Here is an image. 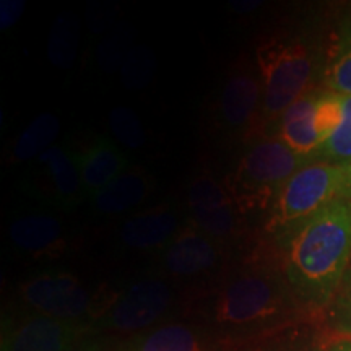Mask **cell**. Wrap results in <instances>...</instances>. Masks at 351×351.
<instances>
[{
	"instance_id": "f1b7e54d",
	"label": "cell",
	"mask_w": 351,
	"mask_h": 351,
	"mask_svg": "<svg viewBox=\"0 0 351 351\" xmlns=\"http://www.w3.org/2000/svg\"><path fill=\"white\" fill-rule=\"evenodd\" d=\"M25 10L23 0H2L0 2V28L5 32L21 19Z\"/></svg>"
},
{
	"instance_id": "7a4b0ae2",
	"label": "cell",
	"mask_w": 351,
	"mask_h": 351,
	"mask_svg": "<svg viewBox=\"0 0 351 351\" xmlns=\"http://www.w3.org/2000/svg\"><path fill=\"white\" fill-rule=\"evenodd\" d=\"M276 244L283 276L301 306L314 315L328 309L351 262V202L335 200Z\"/></svg>"
},
{
	"instance_id": "7c38bea8",
	"label": "cell",
	"mask_w": 351,
	"mask_h": 351,
	"mask_svg": "<svg viewBox=\"0 0 351 351\" xmlns=\"http://www.w3.org/2000/svg\"><path fill=\"white\" fill-rule=\"evenodd\" d=\"M225 340L195 320H166L125 340L122 351H223Z\"/></svg>"
},
{
	"instance_id": "44dd1931",
	"label": "cell",
	"mask_w": 351,
	"mask_h": 351,
	"mask_svg": "<svg viewBox=\"0 0 351 351\" xmlns=\"http://www.w3.org/2000/svg\"><path fill=\"white\" fill-rule=\"evenodd\" d=\"M60 121L54 112H41L25 127L12 145V160L16 163H32L44 152L54 147L59 135Z\"/></svg>"
},
{
	"instance_id": "4316f807",
	"label": "cell",
	"mask_w": 351,
	"mask_h": 351,
	"mask_svg": "<svg viewBox=\"0 0 351 351\" xmlns=\"http://www.w3.org/2000/svg\"><path fill=\"white\" fill-rule=\"evenodd\" d=\"M155 72V56L150 47L135 46L122 64V82L130 90L147 86Z\"/></svg>"
},
{
	"instance_id": "d6986e66",
	"label": "cell",
	"mask_w": 351,
	"mask_h": 351,
	"mask_svg": "<svg viewBox=\"0 0 351 351\" xmlns=\"http://www.w3.org/2000/svg\"><path fill=\"white\" fill-rule=\"evenodd\" d=\"M150 192V178L142 169L132 168L109 184L106 189L91 197L90 202L96 213L116 217L142 205Z\"/></svg>"
},
{
	"instance_id": "f546056e",
	"label": "cell",
	"mask_w": 351,
	"mask_h": 351,
	"mask_svg": "<svg viewBox=\"0 0 351 351\" xmlns=\"http://www.w3.org/2000/svg\"><path fill=\"white\" fill-rule=\"evenodd\" d=\"M116 348L111 346V340L106 335H99V333H88L77 341L72 348L67 351H114Z\"/></svg>"
},
{
	"instance_id": "5bb4252c",
	"label": "cell",
	"mask_w": 351,
	"mask_h": 351,
	"mask_svg": "<svg viewBox=\"0 0 351 351\" xmlns=\"http://www.w3.org/2000/svg\"><path fill=\"white\" fill-rule=\"evenodd\" d=\"M179 231L181 223L176 210L160 205L125 218L117 230V238L124 247L132 251L161 252Z\"/></svg>"
},
{
	"instance_id": "5b68a950",
	"label": "cell",
	"mask_w": 351,
	"mask_h": 351,
	"mask_svg": "<svg viewBox=\"0 0 351 351\" xmlns=\"http://www.w3.org/2000/svg\"><path fill=\"white\" fill-rule=\"evenodd\" d=\"M345 166L314 160L285 182L267 210L263 234L283 239L335 200L343 199Z\"/></svg>"
},
{
	"instance_id": "ba28073f",
	"label": "cell",
	"mask_w": 351,
	"mask_h": 351,
	"mask_svg": "<svg viewBox=\"0 0 351 351\" xmlns=\"http://www.w3.org/2000/svg\"><path fill=\"white\" fill-rule=\"evenodd\" d=\"M19 296L28 313L90 324V327L99 311L98 298L67 270L51 269L29 276L19 287Z\"/></svg>"
},
{
	"instance_id": "52a82bcc",
	"label": "cell",
	"mask_w": 351,
	"mask_h": 351,
	"mask_svg": "<svg viewBox=\"0 0 351 351\" xmlns=\"http://www.w3.org/2000/svg\"><path fill=\"white\" fill-rule=\"evenodd\" d=\"M20 191L52 212H72L88 200L77 153L54 145L28 163L20 178Z\"/></svg>"
},
{
	"instance_id": "277c9868",
	"label": "cell",
	"mask_w": 351,
	"mask_h": 351,
	"mask_svg": "<svg viewBox=\"0 0 351 351\" xmlns=\"http://www.w3.org/2000/svg\"><path fill=\"white\" fill-rule=\"evenodd\" d=\"M309 161L291 152L274 135H258L247 142L223 186L243 217L267 212L285 182Z\"/></svg>"
},
{
	"instance_id": "603a6c76",
	"label": "cell",
	"mask_w": 351,
	"mask_h": 351,
	"mask_svg": "<svg viewBox=\"0 0 351 351\" xmlns=\"http://www.w3.org/2000/svg\"><path fill=\"white\" fill-rule=\"evenodd\" d=\"M341 106H343L341 124L322 145L317 160L346 168L351 165V96H341Z\"/></svg>"
},
{
	"instance_id": "6da1fadb",
	"label": "cell",
	"mask_w": 351,
	"mask_h": 351,
	"mask_svg": "<svg viewBox=\"0 0 351 351\" xmlns=\"http://www.w3.org/2000/svg\"><path fill=\"white\" fill-rule=\"evenodd\" d=\"M191 315L226 341L263 335L315 317L293 295L280 262L265 254L219 276L195 298Z\"/></svg>"
},
{
	"instance_id": "8fae6325",
	"label": "cell",
	"mask_w": 351,
	"mask_h": 351,
	"mask_svg": "<svg viewBox=\"0 0 351 351\" xmlns=\"http://www.w3.org/2000/svg\"><path fill=\"white\" fill-rule=\"evenodd\" d=\"M228 247L189 223L160 252V267L176 280H212L226 265Z\"/></svg>"
},
{
	"instance_id": "4fadbf2b",
	"label": "cell",
	"mask_w": 351,
	"mask_h": 351,
	"mask_svg": "<svg viewBox=\"0 0 351 351\" xmlns=\"http://www.w3.org/2000/svg\"><path fill=\"white\" fill-rule=\"evenodd\" d=\"M8 244L21 256H57L64 245V223L52 210L20 213L8 225Z\"/></svg>"
},
{
	"instance_id": "3957f363",
	"label": "cell",
	"mask_w": 351,
	"mask_h": 351,
	"mask_svg": "<svg viewBox=\"0 0 351 351\" xmlns=\"http://www.w3.org/2000/svg\"><path fill=\"white\" fill-rule=\"evenodd\" d=\"M254 59L262 82L258 135H263L295 101L311 91L317 52L304 34L280 33L262 39Z\"/></svg>"
},
{
	"instance_id": "9c48e42d",
	"label": "cell",
	"mask_w": 351,
	"mask_h": 351,
	"mask_svg": "<svg viewBox=\"0 0 351 351\" xmlns=\"http://www.w3.org/2000/svg\"><path fill=\"white\" fill-rule=\"evenodd\" d=\"M262 112V82L256 59L239 56L228 70L217 103V122L228 137L251 142L258 137Z\"/></svg>"
},
{
	"instance_id": "484cf974",
	"label": "cell",
	"mask_w": 351,
	"mask_h": 351,
	"mask_svg": "<svg viewBox=\"0 0 351 351\" xmlns=\"http://www.w3.org/2000/svg\"><path fill=\"white\" fill-rule=\"evenodd\" d=\"M343 106H341V95L333 91H320L314 108V129L317 134L320 145L330 138V135L341 124Z\"/></svg>"
},
{
	"instance_id": "e0dca14e",
	"label": "cell",
	"mask_w": 351,
	"mask_h": 351,
	"mask_svg": "<svg viewBox=\"0 0 351 351\" xmlns=\"http://www.w3.org/2000/svg\"><path fill=\"white\" fill-rule=\"evenodd\" d=\"M332 341L327 328L322 330L314 320H304L263 335L228 340L223 351H324Z\"/></svg>"
},
{
	"instance_id": "7402d4cb",
	"label": "cell",
	"mask_w": 351,
	"mask_h": 351,
	"mask_svg": "<svg viewBox=\"0 0 351 351\" xmlns=\"http://www.w3.org/2000/svg\"><path fill=\"white\" fill-rule=\"evenodd\" d=\"M80 38V21L72 12H64L52 23L47 38V57L56 67L70 69L75 62Z\"/></svg>"
},
{
	"instance_id": "ffe728a7",
	"label": "cell",
	"mask_w": 351,
	"mask_h": 351,
	"mask_svg": "<svg viewBox=\"0 0 351 351\" xmlns=\"http://www.w3.org/2000/svg\"><path fill=\"white\" fill-rule=\"evenodd\" d=\"M324 83L327 90L341 96H351V13L340 21L328 49Z\"/></svg>"
},
{
	"instance_id": "ac0fdd59",
	"label": "cell",
	"mask_w": 351,
	"mask_h": 351,
	"mask_svg": "<svg viewBox=\"0 0 351 351\" xmlns=\"http://www.w3.org/2000/svg\"><path fill=\"white\" fill-rule=\"evenodd\" d=\"M78 168L88 200L106 189L129 168V158L114 140L98 135L86 150L77 153Z\"/></svg>"
},
{
	"instance_id": "8992f818",
	"label": "cell",
	"mask_w": 351,
	"mask_h": 351,
	"mask_svg": "<svg viewBox=\"0 0 351 351\" xmlns=\"http://www.w3.org/2000/svg\"><path fill=\"white\" fill-rule=\"evenodd\" d=\"M176 304L174 289L155 276L137 280L101 306L91 333L135 337L168 320Z\"/></svg>"
},
{
	"instance_id": "9a60e30c",
	"label": "cell",
	"mask_w": 351,
	"mask_h": 351,
	"mask_svg": "<svg viewBox=\"0 0 351 351\" xmlns=\"http://www.w3.org/2000/svg\"><path fill=\"white\" fill-rule=\"evenodd\" d=\"M320 90H311L302 95L265 132L267 135L282 140L289 150L306 161L317 160L322 148L314 129V108Z\"/></svg>"
},
{
	"instance_id": "30bf717a",
	"label": "cell",
	"mask_w": 351,
	"mask_h": 351,
	"mask_svg": "<svg viewBox=\"0 0 351 351\" xmlns=\"http://www.w3.org/2000/svg\"><path fill=\"white\" fill-rule=\"evenodd\" d=\"M189 218L194 226L226 245L238 244L243 236V215L238 212L223 182L210 171H202L187 189Z\"/></svg>"
},
{
	"instance_id": "d4e9b609",
	"label": "cell",
	"mask_w": 351,
	"mask_h": 351,
	"mask_svg": "<svg viewBox=\"0 0 351 351\" xmlns=\"http://www.w3.org/2000/svg\"><path fill=\"white\" fill-rule=\"evenodd\" d=\"M112 137L127 150H140L147 143V134L138 114L127 106H116L109 112Z\"/></svg>"
},
{
	"instance_id": "d6a6232c",
	"label": "cell",
	"mask_w": 351,
	"mask_h": 351,
	"mask_svg": "<svg viewBox=\"0 0 351 351\" xmlns=\"http://www.w3.org/2000/svg\"><path fill=\"white\" fill-rule=\"evenodd\" d=\"M114 351H122V350L119 348V346H117V348H116V350H114Z\"/></svg>"
},
{
	"instance_id": "83f0119b",
	"label": "cell",
	"mask_w": 351,
	"mask_h": 351,
	"mask_svg": "<svg viewBox=\"0 0 351 351\" xmlns=\"http://www.w3.org/2000/svg\"><path fill=\"white\" fill-rule=\"evenodd\" d=\"M134 36L135 33L134 29L130 28V25L124 23L121 25L111 36L104 39V43L101 44L98 52L101 67L104 70H111V72H114L119 65L124 64L125 57L129 56V52L132 51L130 43Z\"/></svg>"
},
{
	"instance_id": "2e32d148",
	"label": "cell",
	"mask_w": 351,
	"mask_h": 351,
	"mask_svg": "<svg viewBox=\"0 0 351 351\" xmlns=\"http://www.w3.org/2000/svg\"><path fill=\"white\" fill-rule=\"evenodd\" d=\"M29 351H67L91 333L90 324L70 322L49 315L26 313L19 320H8Z\"/></svg>"
},
{
	"instance_id": "4dcf8cb0",
	"label": "cell",
	"mask_w": 351,
	"mask_h": 351,
	"mask_svg": "<svg viewBox=\"0 0 351 351\" xmlns=\"http://www.w3.org/2000/svg\"><path fill=\"white\" fill-rule=\"evenodd\" d=\"M324 351H351V339L332 341Z\"/></svg>"
},
{
	"instance_id": "cb8c5ba5",
	"label": "cell",
	"mask_w": 351,
	"mask_h": 351,
	"mask_svg": "<svg viewBox=\"0 0 351 351\" xmlns=\"http://www.w3.org/2000/svg\"><path fill=\"white\" fill-rule=\"evenodd\" d=\"M326 328L333 341L351 339V262L339 291L327 309Z\"/></svg>"
},
{
	"instance_id": "1f68e13d",
	"label": "cell",
	"mask_w": 351,
	"mask_h": 351,
	"mask_svg": "<svg viewBox=\"0 0 351 351\" xmlns=\"http://www.w3.org/2000/svg\"><path fill=\"white\" fill-rule=\"evenodd\" d=\"M343 199L351 202V165L345 168V182H343Z\"/></svg>"
}]
</instances>
